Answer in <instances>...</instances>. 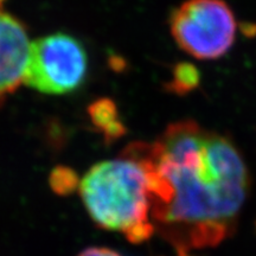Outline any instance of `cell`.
<instances>
[{"mask_svg":"<svg viewBox=\"0 0 256 256\" xmlns=\"http://www.w3.org/2000/svg\"><path fill=\"white\" fill-rule=\"evenodd\" d=\"M171 34L182 50L197 60H216L232 48L236 22L223 0H186L172 12Z\"/></svg>","mask_w":256,"mask_h":256,"instance_id":"cell-4","label":"cell"},{"mask_svg":"<svg viewBox=\"0 0 256 256\" xmlns=\"http://www.w3.org/2000/svg\"><path fill=\"white\" fill-rule=\"evenodd\" d=\"M31 43L25 25L0 8V106L24 84Z\"/></svg>","mask_w":256,"mask_h":256,"instance_id":"cell-5","label":"cell"},{"mask_svg":"<svg viewBox=\"0 0 256 256\" xmlns=\"http://www.w3.org/2000/svg\"><path fill=\"white\" fill-rule=\"evenodd\" d=\"M80 194L98 226L124 234L134 243L151 238L154 226L148 178L133 156L124 153L92 166L80 183Z\"/></svg>","mask_w":256,"mask_h":256,"instance_id":"cell-2","label":"cell"},{"mask_svg":"<svg viewBox=\"0 0 256 256\" xmlns=\"http://www.w3.org/2000/svg\"><path fill=\"white\" fill-rule=\"evenodd\" d=\"M145 168L153 226L178 247L220 243L247 200L249 172L228 136L192 120L171 124L152 142L124 150Z\"/></svg>","mask_w":256,"mask_h":256,"instance_id":"cell-1","label":"cell"},{"mask_svg":"<svg viewBox=\"0 0 256 256\" xmlns=\"http://www.w3.org/2000/svg\"><path fill=\"white\" fill-rule=\"evenodd\" d=\"M200 83V72L194 66L182 63L177 66L174 72L172 89L177 92H188L196 88Z\"/></svg>","mask_w":256,"mask_h":256,"instance_id":"cell-7","label":"cell"},{"mask_svg":"<svg viewBox=\"0 0 256 256\" xmlns=\"http://www.w3.org/2000/svg\"><path fill=\"white\" fill-rule=\"evenodd\" d=\"M78 256H120L118 252H115L107 248H89L82 252Z\"/></svg>","mask_w":256,"mask_h":256,"instance_id":"cell-8","label":"cell"},{"mask_svg":"<svg viewBox=\"0 0 256 256\" xmlns=\"http://www.w3.org/2000/svg\"><path fill=\"white\" fill-rule=\"evenodd\" d=\"M90 115L94 124H96L107 136L115 138L122 134V124L118 119V114L112 102H108L107 100L96 102L92 106Z\"/></svg>","mask_w":256,"mask_h":256,"instance_id":"cell-6","label":"cell"},{"mask_svg":"<svg viewBox=\"0 0 256 256\" xmlns=\"http://www.w3.org/2000/svg\"><path fill=\"white\" fill-rule=\"evenodd\" d=\"M88 72V56L78 38L55 32L31 43L24 84L40 94L66 95L78 90Z\"/></svg>","mask_w":256,"mask_h":256,"instance_id":"cell-3","label":"cell"}]
</instances>
